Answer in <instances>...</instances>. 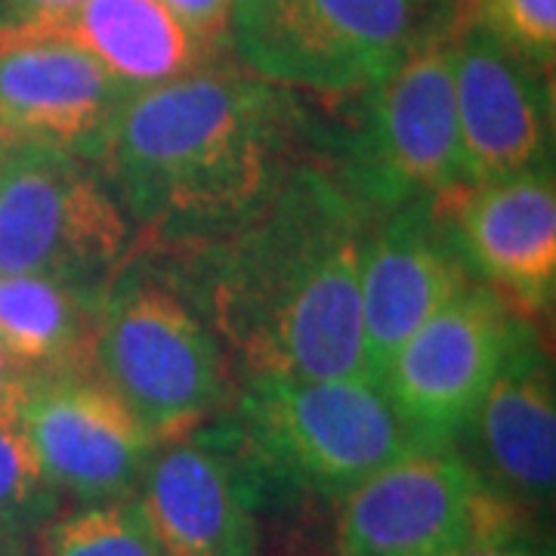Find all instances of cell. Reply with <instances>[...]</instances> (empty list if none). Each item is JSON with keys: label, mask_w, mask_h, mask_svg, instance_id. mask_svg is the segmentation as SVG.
Segmentation results:
<instances>
[{"label": "cell", "mask_w": 556, "mask_h": 556, "mask_svg": "<svg viewBox=\"0 0 556 556\" xmlns=\"http://www.w3.org/2000/svg\"><path fill=\"white\" fill-rule=\"evenodd\" d=\"M7 139H10V137H3V139H0V161H3V146H7Z\"/></svg>", "instance_id": "obj_28"}, {"label": "cell", "mask_w": 556, "mask_h": 556, "mask_svg": "<svg viewBox=\"0 0 556 556\" xmlns=\"http://www.w3.org/2000/svg\"><path fill=\"white\" fill-rule=\"evenodd\" d=\"M56 504L60 492L43 477L20 420L0 424V541L35 535Z\"/></svg>", "instance_id": "obj_20"}, {"label": "cell", "mask_w": 556, "mask_h": 556, "mask_svg": "<svg viewBox=\"0 0 556 556\" xmlns=\"http://www.w3.org/2000/svg\"><path fill=\"white\" fill-rule=\"evenodd\" d=\"M20 427L47 482L78 504L134 495L161 445L93 371L35 375Z\"/></svg>", "instance_id": "obj_10"}, {"label": "cell", "mask_w": 556, "mask_h": 556, "mask_svg": "<svg viewBox=\"0 0 556 556\" xmlns=\"http://www.w3.org/2000/svg\"><path fill=\"white\" fill-rule=\"evenodd\" d=\"M334 556H445L517 538L522 510L455 445H415L334 497Z\"/></svg>", "instance_id": "obj_8"}, {"label": "cell", "mask_w": 556, "mask_h": 556, "mask_svg": "<svg viewBox=\"0 0 556 556\" xmlns=\"http://www.w3.org/2000/svg\"><path fill=\"white\" fill-rule=\"evenodd\" d=\"M80 0H0V10L7 20L0 25H31V22H50L68 13Z\"/></svg>", "instance_id": "obj_24"}, {"label": "cell", "mask_w": 556, "mask_h": 556, "mask_svg": "<svg viewBox=\"0 0 556 556\" xmlns=\"http://www.w3.org/2000/svg\"><path fill=\"white\" fill-rule=\"evenodd\" d=\"M445 556H541L522 538H492V541H473L467 547H457Z\"/></svg>", "instance_id": "obj_25"}, {"label": "cell", "mask_w": 556, "mask_h": 556, "mask_svg": "<svg viewBox=\"0 0 556 556\" xmlns=\"http://www.w3.org/2000/svg\"><path fill=\"white\" fill-rule=\"evenodd\" d=\"M124 90L78 43L47 25H0V127L78 155L102 137Z\"/></svg>", "instance_id": "obj_15"}, {"label": "cell", "mask_w": 556, "mask_h": 556, "mask_svg": "<svg viewBox=\"0 0 556 556\" xmlns=\"http://www.w3.org/2000/svg\"><path fill=\"white\" fill-rule=\"evenodd\" d=\"M467 273L519 316L544 309L556 285V186L551 167L464 182L430 199Z\"/></svg>", "instance_id": "obj_11"}, {"label": "cell", "mask_w": 556, "mask_h": 556, "mask_svg": "<svg viewBox=\"0 0 556 556\" xmlns=\"http://www.w3.org/2000/svg\"><path fill=\"white\" fill-rule=\"evenodd\" d=\"M0 556H31L25 538H3L0 541Z\"/></svg>", "instance_id": "obj_26"}, {"label": "cell", "mask_w": 556, "mask_h": 556, "mask_svg": "<svg viewBox=\"0 0 556 556\" xmlns=\"http://www.w3.org/2000/svg\"><path fill=\"white\" fill-rule=\"evenodd\" d=\"M31 380H35V375L10 356L7 346L0 343V424L20 420L22 402L28 396Z\"/></svg>", "instance_id": "obj_23"}, {"label": "cell", "mask_w": 556, "mask_h": 556, "mask_svg": "<svg viewBox=\"0 0 556 556\" xmlns=\"http://www.w3.org/2000/svg\"><path fill=\"white\" fill-rule=\"evenodd\" d=\"M195 38L223 56L229 50V25H232V0H161Z\"/></svg>", "instance_id": "obj_22"}, {"label": "cell", "mask_w": 556, "mask_h": 556, "mask_svg": "<svg viewBox=\"0 0 556 556\" xmlns=\"http://www.w3.org/2000/svg\"><path fill=\"white\" fill-rule=\"evenodd\" d=\"M522 318L492 288L467 285L390 356L378 383L417 445H455Z\"/></svg>", "instance_id": "obj_9"}, {"label": "cell", "mask_w": 556, "mask_h": 556, "mask_svg": "<svg viewBox=\"0 0 556 556\" xmlns=\"http://www.w3.org/2000/svg\"><path fill=\"white\" fill-rule=\"evenodd\" d=\"M3 137H10V134H7V130H3V127H0V139Z\"/></svg>", "instance_id": "obj_29"}, {"label": "cell", "mask_w": 556, "mask_h": 556, "mask_svg": "<svg viewBox=\"0 0 556 556\" xmlns=\"http://www.w3.org/2000/svg\"><path fill=\"white\" fill-rule=\"evenodd\" d=\"M31 25L78 43L130 93L219 60L161 0H80L56 20Z\"/></svg>", "instance_id": "obj_17"}, {"label": "cell", "mask_w": 556, "mask_h": 556, "mask_svg": "<svg viewBox=\"0 0 556 556\" xmlns=\"http://www.w3.org/2000/svg\"><path fill=\"white\" fill-rule=\"evenodd\" d=\"M137 251V229L97 164L10 137L0 161V276L35 273L102 294Z\"/></svg>", "instance_id": "obj_5"}, {"label": "cell", "mask_w": 556, "mask_h": 556, "mask_svg": "<svg viewBox=\"0 0 556 556\" xmlns=\"http://www.w3.org/2000/svg\"><path fill=\"white\" fill-rule=\"evenodd\" d=\"M134 501L161 556H260L257 470L214 439L161 442Z\"/></svg>", "instance_id": "obj_12"}, {"label": "cell", "mask_w": 556, "mask_h": 556, "mask_svg": "<svg viewBox=\"0 0 556 556\" xmlns=\"http://www.w3.org/2000/svg\"><path fill=\"white\" fill-rule=\"evenodd\" d=\"M298 90L207 62L127 93L87 159L137 248L192 254L251 217L298 159Z\"/></svg>", "instance_id": "obj_1"}, {"label": "cell", "mask_w": 556, "mask_h": 556, "mask_svg": "<svg viewBox=\"0 0 556 556\" xmlns=\"http://www.w3.org/2000/svg\"><path fill=\"white\" fill-rule=\"evenodd\" d=\"M464 455L519 510L544 507L556 482V390L551 358L522 318L492 387L467 420ZM455 442V445H457Z\"/></svg>", "instance_id": "obj_16"}, {"label": "cell", "mask_w": 556, "mask_h": 556, "mask_svg": "<svg viewBox=\"0 0 556 556\" xmlns=\"http://www.w3.org/2000/svg\"><path fill=\"white\" fill-rule=\"evenodd\" d=\"M448 35L464 179L489 182L544 167L551 149L544 72L514 56L467 16Z\"/></svg>", "instance_id": "obj_13"}, {"label": "cell", "mask_w": 556, "mask_h": 556, "mask_svg": "<svg viewBox=\"0 0 556 556\" xmlns=\"http://www.w3.org/2000/svg\"><path fill=\"white\" fill-rule=\"evenodd\" d=\"M358 285L365 368L378 380L399 346L470 285V273L433 204L408 201L380 211L375 229L368 219Z\"/></svg>", "instance_id": "obj_14"}, {"label": "cell", "mask_w": 556, "mask_h": 556, "mask_svg": "<svg viewBox=\"0 0 556 556\" xmlns=\"http://www.w3.org/2000/svg\"><path fill=\"white\" fill-rule=\"evenodd\" d=\"M368 214L325 164L298 161L223 239L192 251L204 313L241 375L368 378L362 241Z\"/></svg>", "instance_id": "obj_2"}, {"label": "cell", "mask_w": 556, "mask_h": 556, "mask_svg": "<svg viewBox=\"0 0 556 556\" xmlns=\"http://www.w3.org/2000/svg\"><path fill=\"white\" fill-rule=\"evenodd\" d=\"M470 16L485 35L514 56L551 72L556 50V0H467Z\"/></svg>", "instance_id": "obj_21"}, {"label": "cell", "mask_w": 556, "mask_h": 556, "mask_svg": "<svg viewBox=\"0 0 556 556\" xmlns=\"http://www.w3.org/2000/svg\"><path fill=\"white\" fill-rule=\"evenodd\" d=\"M343 152L325 164L365 211L430 201L464 186L448 28L415 43L396 68L356 93Z\"/></svg>", "instance_id": "obj_6"}, {"label": "cell", "mask_w": 556, "mask_h": 556, "mask_svg": "<svg viewBox=\"0 0 556 556\" xmlns=\"http://www.w3.org/2000/svg\"><path fill=\"white\" fill-rule=\"evenodd\" d=\"M420 0H232L229 53L288 90L362 93L427 38Z\"/></svg>", "instance_id": "obj_7"}, {"label": "cell", "mask_w": 556, "mask_h": 556, "mask_svg": "<svg viewBox=\"0 0 556 556\" xmlns=\"http://www.w3.org/2000/svg\"><path fill=\"white\" fill-rule=\"evenodd\" d=\"M102 294L35 273L0 276V343L31 375L93 371Z\"/></svg>", "instance_id": "obj_18"}, {"label": "cell", "mask_w": 556, "mask_h": 556, "mask_svg": "<svg viewBox=\"0 0 556 556\" xmlns=\"http://www.w3.org/2000/svg\"><path fill=\"white\" fill-rule=\"evenodd\" d=\"M93 375L159 439L192 437L226 396V350L179 285L149 273L109 281L97 309Z\"/></svg>", "instance_id": "obj_3"}, {"label": "cell", "mask_w": 556, "mask_h": 556, "mask_svg": "<svg viewBox=\"0 0 556 556\" xmlns=\"http://www.w3.org/2000/svg\"><path fill=\"white\" fill-rule=\"evenodd\" d=\"M31 556H161V551L130 495L53 514L35 532Z\"/></svg>", "instance_id": "obj_19"}, {"label": "cell", "mask_w": 556, "mask_h": 556, "mask_svg": "<svg viewBox=\"0 0 556 556\" xmlns=\"http://www.w3.org/2000/svg\"><path fill=\"white\" fill-rule=\"evenodd\" d=\"M420 3H424V7H433V3H437V7H445V3H467V0H420Z\"/></svg>", "instance_id": "obj_27"}, {"label": "cell", "mask_w": 556, "mask_h": 556, "mask_svg": "<svg viewBox=\"0 0 556 556\" xmlns=\"http://www.w3.org/2000/svg\"><path fill=\"white\" fill-rule=\"evenodd\" d=\"M239 439L257 477L325 497L417 445L371 378H244Z\"/></svg>", "instance_id": "obj_4"}]
</instances>
